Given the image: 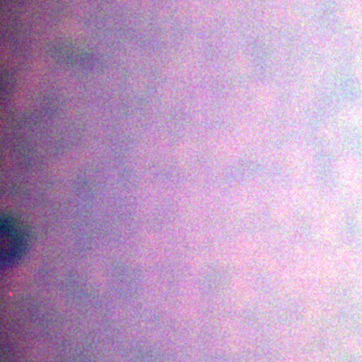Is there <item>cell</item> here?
Instances as JSON below:
<instances>
[{
  "label": "cell",
  "instance_id": "1",
  "mask_svg": "<svg viewBox=\"0 0 362 362\" xmlns=\"http://www.w3.org/2000/svg\"><path fill=\"white\" fill-rule=\"evenodd\" d=\"M25 228L13 218L4 216L1 220L2 265H13L23 256L26 247Z\"/></svg>",
  "mask_w": 362,
  "mask_h": 362
}]
</instances>
